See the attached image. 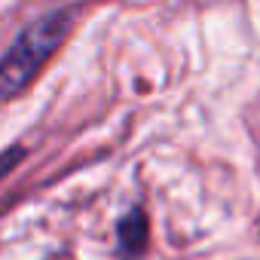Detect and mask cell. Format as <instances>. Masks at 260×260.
I'll return each mask as SVG.
<instances>
[{"instance_id":"obj_1","label":"cell","mask_w":260,"mask_h":260,"mask_svg":"<svg viewBox=\"0 0 260 260\" xmlns=\"http://www.w3.org/2000/svg\"><path fill=\"white\" fill-rule=\"evenodd\" d=\"M71 28H74V13L55 10L43 16L40 22H34L31 28H25L13 40L7 55L0 58V101L16 98L40 74V68L52 58V52L71 34Z\"/></svg>"},{"instance_id":"obj_2","label":"cell","mask_w":260,"mask_h":260,"mask_svg":"<svg viewBox=\"0 0 260 260\" xmlns=\"http://www.w3.org/2000/svg\"><path fill=\"white\" fill-rule=\"evenodd\" d=\"M119 245H122V251L128 257H135V254L144 251V245H147V220H144V214L138 208L128 211L119 220Z\"/></svg>"},{"instance_id":"obj_3","label":"cell","mask_w":260,"mask_h":260,"mask_svg":"<svg viewBox=\"0 0 260 260\" xmlns=\"http://www.w3.org/2000/svg\"><path fill=\"white\" fill-rule=\"evenodd\" d=\"M22 156H25V150H22V147H10V150L0 153V178H4L7 172H13V169L22 162Z\"/></svg>"}]
</instances>
